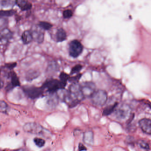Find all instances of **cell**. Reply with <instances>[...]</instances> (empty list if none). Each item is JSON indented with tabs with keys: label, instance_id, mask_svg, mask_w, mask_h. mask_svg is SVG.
I'll return each instance as SVG.
<instances>
[{
	"label": "cell",
	"instance_id": "cell-1",
	"mask_svg": "<svg viewBox=\"0 0 151 151\" xmlns=\"http://www.w3.org/2000/svg\"><path fill=\"white\" fill-rule=\"evenodd\" d=\"M84 99L80 84L77 83H72L69 88L68 91L63 96V99L70 107L73 108Z\"/></svg>",
	"mask_w": 151,
	"mask_h": 151
},
{
	"label": "cell",
	"instance_id": "cell-2",
	"mask_svg": "<svg viewBox=\"0 0 151 151\" xmlns=\"http://www.w3.org/2000/svg\"><path fill=\"white\" fill-rule=\"evenodd\" d=\"M66 85L67 83H63L60 80L50 79L46 80L41 87L45 92L46 91L49 94H51L55 93L60 90H63Z\"/></svg>",
	"mask_w": 151,
	"mask_h": 151
},
{
	"label": "cell",
	"instance_id": "cell-3",
	"mask_svg": "<svg viewBox=\"0 0 151 151\" xmlns=\"http://www.w3.org/2000/svg\"><path fill=\"white\" fill-rule=\"evenodd\" d=\"M23 129L25 132L35 135L45 136L48 134L47 130L39 124L36 123H28L23 126Z\"/></svg>",
	"mask_w": 151,
	"mask_h": 151
},
{
	"label": "cell",
	"instance_id": "cell-4",
	"mask_svg": "<svg viewBox=\"0 0 151 151\" xmlns=\"http://www.w3.org/2000/svg\"><path fill=\"white\" fill-rule=\"evenodd\" d=\"M24 94L31 99H35L43 96L44 90L42 87H39L33 86H25L22 88Z\"/></svg>",
	"mask_w": 151,
	"mask_h": 151
},
{
	"label": "cell",
	"instance_id": "cell-5",
	"mask_svg": "<svg viewBox=\"0 0 151 151\" xmlns=\"http://www.w3.org/2000/svg\"><path fill=\"white\" fill-rule=\"evenodd\" d=\"M93 104L99 107L104 106L108 99L107 93L103 90L95 91L91 97Z\"/></svg>",
	"mask_w": 151,
	"mask_h": 151
},
{
	"label": "cell",
	"instance_id": "cell-6",
	"mask_svg": "<svg viewBox=\"0 0 151 151\" xmlns=\"http://www.w3.org/2000/svg\"><path fill=\"white\" fill-rule=\"evenodd\" d=\"M83 45L77 40L71 41L69 45V53L70 55L73 58H77L81 55L83 52Z\"/></svg>",
	"mask_w": 151,
	"mask_h": 151
},
{
	"label": "cell",
	"instance_id": "cell-7",
	"mask_svg": "<svg viewBox=\"0 0 151 151\" xmlns=\"http://www.w3.org/2000/svg\"><path fill=\"white\" fill-rule=\"evenodd\" d=\"M84 98H91L95 91V85L92 82H84L80 84Z\"/></svg>",
	"mask_w": 151,
	"mask_h": 151
},
{
	"label": "cell",
	"instance_id": "cell-8",
	"mask_svg": "<svg viewBox=\"0 0 151 151\" xmlns=\"http://www.w3.org/2000/svg\"><path fill=\"white\" fill-rule=\"evenodd\" d=\"M114 112H115V116L119 120H125L130 114V108L129 106L126 105H122Z\"/></svg>",
	"mask_w": 151,
	"mask_h": 151
},
{
	"label": "cell",
	"instance_id": "cell-9",
	"mask_svg": "<svg viewBox=\"0 0 151 151\" xmlns=\"http://www.w3.org/2000/svg\"><path fill=\"white\" fill-rule=\"evenodd\" d=\"M43 30H44L39 26L33 27L30 31L32 34L33 40L38 43H42L44 39V32Z\"/></svg>",
	"mask_w": 151,
	"mask_h": 151
},
{
	"label": "cell",
	"instance_id": "cell-10",
	"mask_svg": "<svg viewBox=\"0 0 151 151\" xmlns=\"http://www.w3.org/2000/svg\"><path fill=\"white\" fill-rule=\"evenodd\" d=\"M139 124L142 131L147 135L151 134V120L145 118L139 120Z\"/></svg>",
	"mask_w": 151,
	"mask_h": 151
},
{
	"label": "cell",
	"instance_id": "cell-11",
	"mask_svg": "<svg viewBox=\"0 0 151 151\" xmlns=\"http://www.w3.org/2000/svg\"><path fill=\"white\" fill-rule=\"evenodd\" d=\"M9 76L10 78L11 81L8 84L6 87L7 91H11L14 87L20 86V85L19 78L15 72H14V71L10 72L9 73Z\"/></svg>",
	"mask_w": 151,
	"mask_h": 151
},
{
	"label": "cell",
	"instance_id": "cell-12",
	"mask_svg": "<svg viewBox=\"0 0 151 151\" xmlns=\"http://www.w3.org/2000/svg\"><path fill=\"white\" fill-rule=\"evenodd\" d=\"M13 37V33L8 29H4L0 32V41L6 42Z\"/></svg>",
	"mask_w": 151,
	"mask_h": 151
},
{
	"label": "cell",
	"instance_id": "cell-13",
	"mask_svg": "<svg viewBox=\"0 0 151 151\" xmlns=\"http://www.w3.org/2000/svg\"><path fill=\"white\" fill-rule=\"evenodd\" d=\"M83 141L88 145H91L93 143V134L91 131H87L84 133Z\"/></svg>",
	"mask_w": 151,
	"mask_h": 151
},
{
	"label": "cell",
	"instance_id": "cell-14",
	"mask_svg": "<svg viewBox=\"0 0 151 151\" xmlns=\"http://www.w3.org/2000/svg\"><path fill=\"white\" fill-rule=\"evenodd\" d=\"M22 41L24 45H28L33 40L32 34L30 31H25L22 36Z\"/></svg>",
	"mask_w": 151,
	"mask_h": 151
},
{
	"label": "cell",
	"instance_id": "cell-15",
	"mask_svg": "<svg viewBox=\"0 0 151 151\" xmlns=\"http://www.w3.org/2000/svg\"><path fill=\"white\" fill-rule=\"evenodd\" d=\"M58 99L59 96L57 94V92L50 94V96L47 101V105L50 107H54L58 103Z\"/></svg>",
	"mask_w": 151,
	"mask_h": 151
},
{
	"label": "cell",
	"instance_id": "cell-16",
	"mask_svg": "<svg viewBox=\"0 0 151 151\" xmlns=\"http://www.w3.org/2000/svg\"><path fill=\"white\" fill-rule=\"evenodd\" d=\"M16 2L22 10H29L31 8V4L28 2L27 0H16Z\"/></svg>",
	"mask_w": 151,
	"mask_h": 151
},
{
	"label": "cell",
	"instance_id": "cell-17",
	"mask_svg": "<svg viewBox=\"0 0 151 151\" xmlns=\"http://www.w3.org/2000/svg\"><path fill=\"white\" fill-rule=\"evenodd\" d=\"M57 42H61L66 40L67 38V34L63 29H60L57 30L56 34Z\"/></svg>",
	"mask_w": 151,
	"mask_h": 151
},
{
	"label": "cell",
	"instance_id": "cell-18",
	"mask_svg": "<svg viewBox=\"0 0 151 151\" xmlns=\"http://www.w3.org/2000/svg\"><path fill=\"white\" fill-rule=\"evenodd\" d=\"M117 106H118V103L116 102L113 105L107 106L105 108V109L103 110L102 114L103 115L106 116L109 115L114 111L116 108L117 107Z\"/></svg>",
	"mask_w": 151,
	"mask_h": 151
},
{
	"label": "cell",
	"instance_id": "cell-19",
	"mask_svg": "<svg viewBox=\"0 0 151 151\" xmlns=\"http://www.w3.org/2000/svg\"><path fill=\"white\" fill-rule=\"evenodd\" d=\"M39 73L37 70H32L27 73L26 78L28 81H32L38 76Z\"/></svg>",
	"mask_w": 151,
	"mask_h": 151
},
{
	"label": "cell",
	"instance_id": "cell-20",
	"mask_svg": "<svg viewBox=\"0 0 151 151\" xmlns=\"http://www.w3.org/2000/svg\"><path fill=\"white\" fill-rule=\"evenodd\" d=\"M9 106L8 104L4 101L0 100V112L6 114L8 112Z\"/></svg>",
	"mask_w": 151,
	"mask_h": 151
},
{
	"label": "cell",
	"instance_id": "cell-21",
	"mask_svg": "<svg viewBox=\"0 0 151 151\" xmlns=\"http://www.w3.org/2000/svg\"><path fill=\"white\" fill-rule=\"evenodd\" d=\"M15 12V11L14 10H1L0 17H11L14 14Z\"/></svg>",
	"mask_w": 151,
	"mask_h": 151
},
{
	"label": "cell",
	"instance_id": "cell-22",
	"mask_svg": "<svg viewBox=\"0 0 151 151\" xmlns=\"http://www.w3.org/2000/svg\"><path fill=\"white\" fill-rule=\"evenodd\" d=\"M39 26L44 30H48L52 27V25L47 22H41L39 24Z\"/></svg>",
	"mask_w": 151,
	"mask_h": 151
},
{
	"label": "cell",
	"instance_id": "cell-23",
	"mask_svg": "<svg viewBox=\"0 0 151 151\" xmlns=\"http://www.w3.org/2000/svg\"><path fill=\"white\" fill-rule=\"evenodd\" d=\"M34 143L37 146L39 147H42L45 146V139L41 138L36 137L34 139Z\"/></svg>",
	"mask_w": 151,
	"mask_h": 151
},
{
	"label": "cell",
	"instance_id": "cell-24",
	"mask_svg": "<svg viewBox=\"0 0 151 151\" xmlns=\"http://www.w3.org/2000/svg\"><path fill=\"white\" fill-rule=\"evenodd\" d=\"M138 145L142 149H145V150H149L150 149V146L148 143H147L145 140H139L138 141Z\"/></svg>",
	"mask_w": 151,
	"mask_h": 151
},
{
	"label": "cell",
	"instance_id": "cell-25",
	"mask_svg": "<svg viewBox=\"0 0 151 151\" xmlns=\"http://www.w3.org/2000/svg\"><path fill=\"white\" fill-rule=\"evenodd\" d=\"M82 69H83V66L82 65L80 64H77L72 68L70 71V75H73L74 74H78Z\"/></svg>",
	"mask_w": 151,
	"mask_h": 151
},
{
	"label": "cell",
	"instance_id": "cell-26",
	"mask_svg": "<svg viewBox=\"0 0 151 151\" xmlns=\"http://www.w3.org/2000/svg\"><path fill=\"white\" fill-rule=\"evenodd\" d=\"M70 76L67 73L64 72H62L60 75V80L64 83H67L68 81Z\"/></svg>",
	"mask_w": 151,
	"mask_h": 151
},
{
	"label": "cell",
	"instance_id": "cell-27",
	"mask_svg": "<svg viewBox=\"0 0 151 151\" xmlns=\"http://www.w3.org/2000/svg\"><path fill=\"white\" fill-rule=\"evenodd\" d=\"M81 76H82V75L80 74H78L77 76H75L72 77H70L68 81L71 83H78V81H79L80 78H81Z\"/></svg>",
	"mask_w": 151,
	"mask_h": 151
},
{
	"label": "cell",
	"instance_id": "cell-28",
	"mask_svg": "<svg viewBox=\"0 0 151 151\" xmlns=\"http://www.w3.org/2000/svg\"><path fill=\"white\" fill-rule=\"evenodd\" d=\"M72 15H73V13L71 10L67 9L63 12V16L64 18H66V19L70 18Z\"/></svg>",
	"mask_w": 151,
	"mask_h": 151
},
{
	"label": "cell",
	"instance_id": "cell-29",
	"mask_svg": "<svg viewBox=\"0 0 151 151\" xmlns=\"http://www.w3.org/2000/svg\"><path fill=\"white\" fill-rule=\"evenodd\" d=\"M16 63H9V64H7L5 66V67L7 68L10 69H12L14 68L16 66Z\"/></svg>",
	"mask_w": 151,
	"mask_h": 151
},
{
	"label": "cell",
	"instance_id": "cell-30",
	"mask_svg": "<svg viewBox=\"0 0 151 151\" xmlns=\"http://www.w3.org/2000/svg\"><path fill=\"white\" fill-rule=\"evenodd\" d=\"M1 1V5H2V6H7V4L8 6H9L8 4L10 5V0H2Z\"/></svg>",
	"mask_w": 151,
	"mask_h": 151
},
{
	"label": "cell",
	"instance_id": "cell-31",
	"mask_svg": "<svg viewBox=\"0 0 151 151\" xmlns=\"http://www.w3.org/2000/svg\"><path fill=\"white\" fill-rule=\"evenodd\" d=\"M78 149L79 151H85L87 150V148L82 143H79L78 145Z\"/></svg>",
	"mask_w": 151,
	"mask_h": 151
},
{
	"label": "cell",
	"instance_id": "cell-32",
	"mask_svg": "<svg viewBox=\"0 0 151 151\" xmlns=\"http://www.w3.org/2000/svg\"><path fill=\"white\" fill-rule=\"evenodd\" d=\"M4 81L1 79V78H0V89L3 88L4 86Z\"/></svg>",
	"mask_w": 151,
	"mask_h": 151
},
{
	"label": "cell",
	"instance_id": "cell-33",
	"mask_svg": "<svg viewBox=\"0 0 151 151\" xmlns=\"http://www.w3.org/2000/svg\"><path fill=\"white\" fill-rule=\"evenodd\" d=\"M0 76H1V70H0Z\"/></svg>",
	"mask_w": 151,
	"mask_h": 151
}]
</instances>
